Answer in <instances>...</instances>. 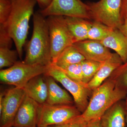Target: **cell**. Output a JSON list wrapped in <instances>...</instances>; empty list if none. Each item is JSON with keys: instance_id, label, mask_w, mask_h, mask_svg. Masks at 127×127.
<instances>
[{"instance_id": "1", "label": "cell", "mask_w": 127, "mask_h": 127, "mask_svg": "<svg viewBox=\"0 0 127 127\" xmlns=\"http://www.w3.org/2000/svg\"><path fill=\"white\" fill-rule=\"evenodd\" d=\"M36 3V0H12L9 17L5 23L0 25L13 40L21 60L23 46L28 34L30 19L34 15Z\"/></svg>"}, {"instance_id": "2", "label": "cell", "mask_w": 127, "mask_h": 127, "mask_svg": "<svg viewBox=\"0 0 127 127\" xmlns=\"http://www.w3.org/2000/svg\"><path fill=\"white\" fill-rule=\"evenodd\" d=\"M33 29L28 44L25 63L48 66L52 64L49 29L47 19L40 12L33 15Z\"/></svg>"}, {"instance_id": "3", "label": "cell", "mask_w": 127, "mask_h": 127, "mask_svg": "<svg viewBox=\"0 0 127 127\" xmlns=\"http://www.w3.org/2000/svg\"><path fill=\"white\" fill-rule=\"evenodd\" d=\"M127 95V92L117 86L113 79L108 78L93 91L88 105L81 116L87 122L100 119L108 109Z\"/></svg>"}, {"instance_id": "4", "label": "cell", "mask_w": 127, "mask_h": 127, "mask_svg": "<svg viewBox=\"0 0 127 127\" xmlns=\"http://www.w3.org/2000/svg\"><path fill=\"white\" fill-rule=\"evenodd\" d=\"M52 64L56 63L60 54L68 47L73 45L75 41L69 31L65 17L51 16L47 19Z\"/></svg>"}, {"instance_id": "5", "label": "cell", "mask_w": 127, "mask_h": 127, "mask_svg": "<svg viewBox=\"0 0 127 127\" xmlns=\"http://www.w3.org/2000/svg\"><path fill=\"white\" fill-rule=\"evenodd\" d=\"M81 113L73 104H39L37 127H43L70 122Z\"/></svg>"}, {"instance_id": "6", "label": "cell", "mask_w": 127, "mask_h": 127, "mask_svg": "<svg viewBox=\"0 0 127 127\" xmlns=\"http://www.w3.org/2000/svg\"><path fill=\"white\" fill-rule=\"evenodd\" d=\"M48 66L30 65L17 61L14 65L0 71L1 83L23 88L28 82L37 76L45 74Z\"/></svg>"}, {"instance_id": "7", "label": "cell", "mask_w": 127, "mask_h": 127, "mask_svg": "<svg viewBox=\"0 0 127 127\" xmlns=\"http://www.w3.org/2000/svg\"><path fill=\"white\" fill-rule=\"evenodd\" d=\"M44 75L51 77L60 83L72 95L75 106L78 110L82 113L85 111L89 102V96L92 91L71 79L61 69L53 64L48 66Z\"/></svg>"}, {"instance_id": "8", "label": "cell", "mask_w": 127, "mask_h": 127, "mask_svg": "<svg viewBox=\"0 0 127 127\" xmlns=\"http://www.w3.org/2000/svg\"><path fill=\"white\" fill-rule=\"evenodd\" d=\"M122 0H100L88 2L91 19L113 28L119 29L121 23V8Z\"/></svg>"}, {"instance_id": "9", "label": "cell", "mask_w": 127, "mask_h": 127, "mask_svg": "<svg viewBox=\"0 0 127 127\" xmlns=\"http://www.w3.org/2000/svg\"><path fill=\"white\" fill-rule=\"evenodd\" d=\"M40 12L44 17L61 16L91 19L87 5L81 0H52L50 5Z\"/></svg>"}, {"instance_id": "10", "label": "cell", "mask_w": 127, "mask_h": 127, "mask_svg": "<svg viewBox=\"0 0 127 127\" xmlns=\"http://www.w3.org/2000/svg\"><path fill=\"white\" fill-rule=\"evenodd\" d=\"M26 95L23 88L16 87L5 92L0 110V127H13L16 115Z\"/></svg>"}, {"instance_id": "11", "label": "cell", "mask_w": 127, "mask_h": 127, "mask_svg": "<svg viewBox=\"0 0 127 127\" xmlns=\"http://www.w3.org/2000/svg\"><path fill=\"white\" fill-rule=\"evenodd\" d=\"M73 45L86 59L102 63L108 60L113 54L100 41L87 39L75 42Z\"/></svg>"}, {"instance_id": "12", "label": "cell", "mask_w": 127, "mask_h": 127, "mask_svg": "<svg viewBox=\"0 0 127 127\" xmlns=\"http://www.w3.org/2000/svg\"><path fill=\"white\" fill-rule=\"evenodd\" d=\"M39 103L26 95L14 119V127H37Z\"/></svg>"}, {"instance_id": "13", "label": "cell", "mask_w": 127, "mask_h": 127, "mask_svg": "<svg viewBox=\"0 0 127 127\" xmlns=\"http://www.w3.org/2000/svg\"><path fill=\"white\" fill-rule=\"evenodd\" d=\"M123 63L117 54L113 53L111 57L103 64L93 79L87 84V87L93 91L100 86Z\"/></svg>"}, {"instance_id": "14", "label": "cell", "mask_w": 127, "mask_h": 127, "mask_svg": "<svg viewBox=\"0 0 127 127\" xmlns=\"http://www.w3.org/2000/svg\"><path fill=\"white\" fill-rule=\"evenodd\" d=\"M23 89L26 95L39 104L46 102L48 90L44 74L33 78L28 82Z\"/></svg>"}, {"instance_id": "15", "label": "cell", "mask_w": 127, "mask_h": 127, "mask_svg": "<svg viewBox=\"0 0 127 127\" xmlns=\"http://www.w3.org/2000/svg\"><path fill=\"white\" fill-rule=\"evenodd\" d=\"M100 42L106 47L114 50L120 57L123 63L127 62V37L119 29H113Z\"/></svg>"}, {"instance_id": "16", "label": "cell", "mask_w": 127, "mask_h": 127, "mask_svg": "<svg viewBox=\"0 0 127 127\" xmlns=\"http://www.w3.org/2000/svg\"><path fill=\"white\" fill-rule=\"evenodd\" d=\"M45 76L48 90L46 103L50 105L73 104L74 100L67 92L58 86L53 78Z\"/></svg>"}, {"instance_id": "17", "label": "cell", "mask_w": 127, "mask_h": 127, "mask_svg": "<svg viewBox=\"0 0 127 127\" xmlns=\"http://www.w3.org/2000/svg\"><path fill=\"white\" fill-rule=\"evenodd\" d=\"M121 101L108 109L100 119L102 127H125V109Z\"/></svg>"}, {"instance_id": "18", "label": "cell", "mask_w": 127, "mask_h": 127, "mask_svg": "<svg viewBox=\"0 0 127 127\" xmlns=\"http://www.w3.org/2000/svg\"><path fill=\"white\" fill-rule=\"evenodd\" d=\"M68 29L75 42L87 40L89 31L93 22L79 17H65Z\"/></svg>"}, {"instance_id": "19", "label": "cell", "mask_w": 127, "mask_h": 127, "mask_svg": "<svg viewBox=\"0 0 127 127\" xmlns=\"http://www.w3.org/2000/svg\"><path fill=\"white\" fill-rule=\"evenodd\" d=\"M85 59L84 56L72 45L66 48L60 54L54 64L62 68L72 64L81 63Z\"/></svg>"}, {"instance_id": "20", "label": "cell", "mask_w": 127, "mask_h": 127, "mask_svg": "<svg viewBox=\"0 0 127 127\" xmlns=\"http://www.w3.org/2000/svg\"><path fill=\"white\" fill-rule=\"evenodd\" d=\"M113 29L101 22L94 21L89 31L87 39L100 41L107 36Z\"/></svg>"}, {"instance_id": "21", "label": "cell", "mask_w": 127, "mask_h": 127, "mask_svg": "<svg viewBox=\"0 0 127 127\" xmlns=\"http://www.w3.org/2000/svg\"><path fill=\"white\" fill-rule=\"evenodd\" d=\"M103 63L86 59L82 62L83 82L87 86V84L93 79Z\"/></svg>"}, {"instance_id": "22", "label": "cell", "mask_w": 127, "mask_h": 127, "mask_svg": "<svg viewBox=\"0 0 127 127\" xmlns=\"http://www.w3.org/2000/svg\"><path fill=\"white\" fill-rule=\"evenodd\" d=\"M10 48L0 47V68L10 67L18 61V52Z\"/></svg>"}, {"instance_id": "23", "label": "cell", "mask_w": 127, "mask_h": 127, "mask_svg": "<svg viewBox=\"0 0 127 127\" xmlns=\"http://www.w3.org/2000/svg\"><path fill=\"white\" fill-rule=\"evenodd\" d=\"M109 78L113 79L117 86L127 93V62L114 71Z\"/></svg>"}, {"instance_id": "24", "label": "cell", "mask_w": 127, "mask_h": 127, "mask_svg": "<svg viewBox=\"0 0 127 127\" xmlns=\"http://www.w3.org/2000/svg\"><path fill=\"white\" fill-rule=\"evenodd\" d=\"M59 68L61 69L71 79L87 87L83 82L81 63L72 64L64 67Z\"/></svg>"}, {"instance_id": "25", "label": "cell", "mask_w": 127, "mask_h": 127, "mask_svg": "<svg viewBox=\"0 0 127 127\" xmlns=\"http://www.w3.org/2000/svg\"><path fill=\"white\" fill-rule=\"evenodd\" d=\"M12 0H0V25L5 23L10 14Z\"/></svg>"}, {"instance_id": "26", "label": "cell", "mask_w": 127, "mask_h": 127, "mask_svg": "<svg viewBox=\"0 0 127 127\" xmlns=\"http://www.w3.org/2000/svg\"><path fill=\"white\" fill-rule=\"evenodd\" d=\"M13 40L6 31L0 26V47H8L11 48Z\"/></svg>"}, {"instance_id": "27", "label": "cell", "mask_w": 127, "mask_h": 127, "mask_svg": "<svg viewBox=\"0 0 127 127\" xmlns=\"http://www.w3.org/2000/svg\"><path fill=\"white\" fill-rule=\"evenodd\" d=\"M87 123L80 115L71 121L68 127H86Z\"/></svg>"}, {"instance_id": "28", "label": "cell", "mask_w": 127, "mask_h": 127, "mask_svg": "<svg viewBox=\"0 0 127 127\" xmlns=\"http://www.w3.org/2000/svg\"><path fill=\"white\" fill-rule=\"evenodd\" d=\"M121 23L119 30L127 37V13L121 12Z\"/></svg>"}, {"instance_id": "29", "label": "cell", "mask_w": 127, "mask_h": 127, "mask_svg": "<svg viewBox=\"0 0 127 127\" xmlns=\"http://www.w3.org/2000/svg\"><path fill=\"white\" fill-rule=\"evenodd\" d=\"M41 10L45 9L50 4L52 0H36Z\"/></svg>"}, {"instance_id": "30", "label": "cell", "mask_w": 127, "mask_h": 127, "mask_svg": "<svg viewBox=\"0 0 127 127\" xmlns=\"http://www.w3.org/2000/svg\"><path fill=\"white\" fill-rule=\"evenodd\" d=\"M86 127H102L100 119H95L88 122Z\"/></svg>"}, {"instance_id": "31", "label": "cell", "mask_w": 127, "mask_h": 127, "mask_svg": "<svg viewBox=\"0 0 127 127\" xmlns=\"http://www.w3.org/2000/svg\"><path fill=\"white\" fill-rule=\"evenodd\" d=\"M121 12L127 13V0H122Z\"/></svg>"}, {"instance_id": "32", "label": "cell", "mask_w": 127, "mask_h": 127, "mask_svg": "<svg viewBox=\"0 0 127 127\" xmlns=\"http://www.w3.org/2000/svg\"><path fill=\"white\" fill-rule=\"evenodd\" d=\"M69 123L52 125V127H68Z\"/></svg>"}, {"instance_id": "33", "label": "cell", "mask_w": 127, "mask_h": 127, "mask_svg": "<svg viewBox=\"0 0 127 127\" xmlns=\"http://www.w3.org/2000/svg\"><path fill=\"white\" fill-rule=\"evenodd\" d=\"M124 103L125 109H126V111H127V97L125 98V102Z\"/></svg>"}, {"instance_id": "34", "label": "cell", "mask_w": 127, "mask_h": 127, "mask_svg": "<svg viewBox=\"0 0 127 127\" xmlns=\"http://www.w3.org/2000/svg\"><path fill=\"white\" fill-rule=\"evenodd\" d=\"M125 121L127 124V111L126 110V114H125Z\"/></svg>"}, {"instance_id": "35", "label": "cell", "mask_w": 127, "mask_h": 127, "mask_svg": "<svg viewBox=\"0 0 127 127\" xmlns=\"http://www.w3.org/2000/svg\"><path fill=\"white\" fill-rule=\"evenodd\" d=\"M52 127V126H47V127Z\"/></svg>"}, {"instance_id": "36", "label": "cell", "mask_w": 127, "mask_h": 127, "mask_svg": "<svg viewBox=\"0 0 127 127\" xmlns=\"http://www.w3.org/2000/svg\"></svg>"}]
</instances>
